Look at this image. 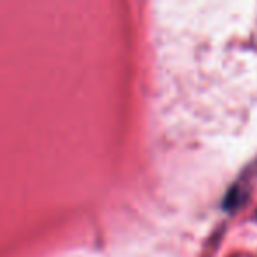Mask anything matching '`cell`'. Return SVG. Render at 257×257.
Wrapping results in <instances>:
<instances>
[{
	"instance_id": "6da1fadb",
	"label": "cell",
	"mask_w": 257,
	"mask_h": 257,
	"mask_svg": "<svg viewBox=\"0 0 257 257\" xmlns=\"http://www.w3.org/2000/svg\"><path fill=\"white\" fill-rule=\"evenodd\" d=\"M241 201H243L241 190H239V187H234V189L227 194V197H225V208H227V210H234Z\"/></svg>"
}]
</instances>
